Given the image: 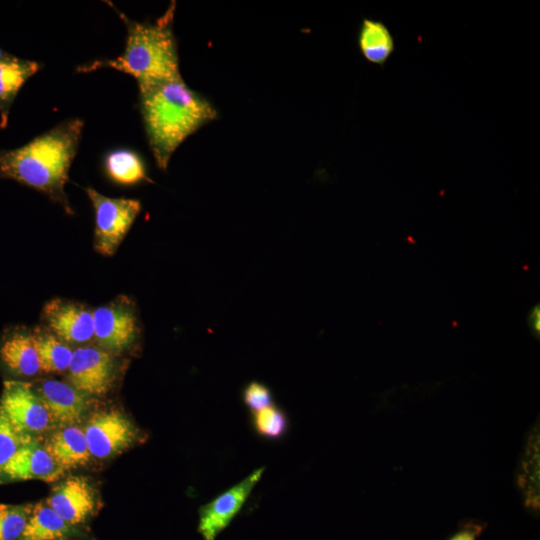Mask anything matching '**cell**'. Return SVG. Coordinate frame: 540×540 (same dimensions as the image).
Returning <instances> with one entry per match:
<instances>
[{
    "mask_svg": "<svg viewBox=\"0 0 540 540\" xmlns=\"http://www.w3.org/2000/svg\"><path fill=\"white\" fill-rule=\"evenodd\" d=\"M139 98L148 144L162 170L187 137L217 117L211 103L182 78L139 90Z\"/></svg>",
    "mask_w": 540,
    "mask_h": 540,
    "instance_id": "cell-1",
    "label": "cell"
},
{
    "mask_svg": "<svg viewBox=\"0 0 540 540\" xmlns=\"http://www.w3.org/2000/svg\"><path fill=\"white\" fill-rule=\"evenodd\" d=\"M83 127V120L72 118L19 148L0 151V177L39 190L70 212L65 185Z\"/></svg>",
    "mask_w": 540,
    "mask_h": 540,
    "instance_id": "cell-2",
    "label": "cell"
},
{
    "mask_svg": "<svg viewBox=\"0 0 540 540\" xmlns=\"http://www.w3.org/2000/svg\"><path fill=\"white\" fill-rule=\"evenodd\" d=\"M175 2L155 22H137L120 14L127 27L124 52L110 60L79 68L92 71L109 67L134 77L139 90L182 78L177 43L173 33Z\"/></svg>",
    "mask_w": 540,
    "mask_h": 540,
    "instance_id": "cell-3",
    "label": "cell"
},
{
    "mask_svg": "<svg viewBox=\"0 0 540 540\" xmlns=\"http://www.w3.org/2000/svg\"><path fill=\"white\" fill-rule=\"evenodd\" d=\"M95 212L94 247L104 256H112L141 211L139 200L107 197L94 188H85Z\"/></svg>",
    "mask_w": 540,
    "mask_h": 540,
    "instance_id": "cell-4",
    "label": "cell"
},
{
    "mask_svg": "<svg viewBox=\"0 0 540 540\" xmlns=\"http://www.w3.org/2000/svg\"><path fill=\"white\" fill-rule=\"evenodd\" d=\"M0 407L16 430L29 439H36L54 426L46 405L29 383L4 382Z\"/></svg>",
    "mask_w": 540,
    "mask_h": 540,
    "instance_id": "cell-5",
    "label": "cell"
},
{
    "mask_svg": "<svg viewBox=\"0 0 540 540\" xmlns=\"http://www.w3.org/2000/svg\"><path fill=\"white\" fill-rule=\"evenodd\" d=\"M92 457L105 459L130 447L139 438L134 424L117 410L94 413L83 429Z\"/></svg>",
    "mask_w": 540,
    "mask_h": 540,
    "instance_id": "cell-6",
    "label": "cell"
},
{
    "mask_svg": "<svg viewBox=\"0 0 540 540\" xmlns=\"http://www.w3.org/2000/svg\"><path fill=\"white\" fill-rule=\"evenodd\" d=\"M264 469L261 467L254 470L239 483L200 508L198 532L204 540H215L240 512L252 490L260 481Z\"/></svg>",
    "mask_w": 540,
    "mask_h": 540,
    "instance_id": "cell-7",
    "label": "cell"
},
{
    "mask_svg": "<svg viewBox=\"0 0 540 540\" xmlns=\"http://www.w3.org/2000/svg\"><path fill=\"white\" fill-rule=\"evenodd\" d=\"M94 339L110 352H121L136 340L139 326L132 303L123 298L93 311Z\"/></svg>",
    "mask_w": 540,
    "mask_h": 540,
    "instance_id": "cell-8",
    "label": "cell"
},
{
    "mask_svg": "<svg viewBox=\"0 0 540 540\" xmlns=\"http://www.w3.org/2000/svg\"><path fill=\"white\" fill-rule=\"evenodd\" d=\"M115 372V362L109 352L85 346L73 350L68 379L82 393L98 396L110 390Z\"/></svg>",
    "mask_w": 540,
    "mask_h": 540,
    "instance_id": "cell-9",
    "label": "cell"
},
{
    "mask_svg": "<svg viewBox=\"0 0 540 540\" xmlns=\"http://www.w3.org/2000/svg\"><path fill=\"white\" fill-rule=\"evenodd\" d=\"M53 334L65 343L82 344L94 338L93 312L83 304L53 299L43 309Z\"/></svg>",
    "mask_w": 540,
    "mask_h": 540,
    "instance_id": "cell-10",
    "label": "cell"
},
{
    "mask_svg": "<svg viewBox=\"0 0 540 540\" xmlns=\"http://www.w3.org/2000/svg\"><path fill=\"white\" fill-rule=\"evenodd\" d=\"M46 502L73 526L86 522L96 507L94 490L83 477H70L59 483Z\"/></svg>",
    "mask_w": 540,
    "mask_h": 540,
    "instance_id": "cell-11",
    "label": "cell"
},
{
    "mask_svg": "<svg viewBox=\"0 0 540 540\" xmlns=\"http://www.w3.org/2000/svg\"><path fill=\"white\" fill-rule=\"evenodd\" d=\"M65 470L36 439H29L17 450L3 471V479L42 480L59 479Z\"/></svg>",
    "mask_w": 540,
    "mask_h": 540,
    "instance_id": "cell-12",
    "label": "cell"
},
{
    "mask_svg": "<svg viewBox=\"0 0 540 540\" xmlns=\"http://www.w3.org/2000/svg\"><path fill=\"white\" fill-rule=\"evenodd\" d=\"M35 390L59 428L80 422L89 406L88 395L59 380H44Z\"/></svg>",
    "mask_w": 540,
    "mask_h": 540,
    "instance_id": "cell-13",
    "label": "cell"
},
{
    "mask_svg": "<svg viewBox=\"0 0 540 540\" xmlns=\"http://www.w3.org/2000/svg\"><path fill=\"white\" fill-rule=\"evenodd\" d=\"M45 447L65 471L85 465L92 457L84 431L76 425L60 427L51 434Z\"/></svg>",
    "mask_w": 540,
    "mask_h": 540,
    "instance_id": "cell-14",
    "label": "cell"
},
{
    "mask_svg": "<svg viewBox=\"0 0 540 540\" xmlns=\"http://www.w3.org/2000/svg\"><path fill=\"white\" fill-rule=\"evenodd\" d=\"M76 534L75 526L66 522L45 501L32 506L19 540H60Z\"/></svg>",
    "mask_w": 540,
    "mask_h": 540,
    "instance_id": "cell-15",
    "label": "cell"
},
{
    "mask_svg": "<svg viewBox=\"0 0 540 540\" xmlns=\"http://www.w3.org/2000/svg\"><path fill=\"white\" fill-rule=\"evenodd\" d=\"M0 357L5 366L17 375L30 377L41 371L34 334H11L0 348Z\"/></svg>",
    "mask_w": 540,
    "mask_h": 540,
    "instance_id": "cell-16",
    "label": "cell"
},
{
    "mask_svg": "<svg viewBox=\"0 0 540 540\" xmlns=\"http://www.w3.org/2000/svg\"><path fill=\"white\" fill-rule=\"evenodd\" d=\"M358 46L367 61L378 65L385 64L395 49L393 36L387 26L373 19H363Z\"/></svg>",
    "mask_w": 540,
    "mask_h": 540,
    "instance_id": "cell-17",
    "label": "cell"
},
{
    "mask_svg": "<svg viewBox=\"0 0 540 540\" xmlns=\"http://www.w3.org/2000/svg\"><path fill=\"white\" fill-rule=\"evenodd\" d=\"M106 172L111 180L122 185L152 182L148 177L144 162L134 151L118 149L110 152L104 161Z\"/></svg>",
    "mask_w": 540,
    "mask_h": 540,
    "instance_id": "cell-18",
    "label": "cell"
},
{
    "mask_svg": "<svg viewBox=\"0 0 540 540\" xmlns=\"http://www.w3.org/2000/svg\"><path fill=\"white\" fill-rule=\"evenodd\" d=\"M518 476L519 486L525 497L528 508H539V436L538 429L534 430L527 442L524 456L521 460Z\"/></svg>",
    "mask_w": 540,
    "mask_h": 540,
    "instance_id": "cell-19",
    "label": "cell"
},
{
    "mask_svg": "<svg viewBox=\"0 0 540 540\" xmlns=\"http://www.w3.org/2000/svg\"><path fill=\"white\" fill-rule=\"evenodd\" d=\"M41 68L36 61L5 57L0 60V105L9 104L23 84Z\"/></svg>",
    "mask_w": 540,
    "mask_h": 540,
    "instance_id": "cell-20",
    "label": "cell"
},
{
    "mask_svg": "<svg viewBox=\"0 0 540 540\" xmlns=\"http://www.w3.org/2000/svg\"><path fill=\"white\" fill-rule=\"evenodd\" d=\"M40 361V370L46 373H60L68 370L73 350L54 334H34Z\"/></svg>",
    "mask_w": 540,
    "mask_h": 540,
    "instance_id": "cell-21",
    "label": "cell"
},
{
    "mask_svg": "<svg viewBox=\"0 0 540 540\" xmlns=\"http://www.w3.org/2000/svg\"><path fill=\"white\" fill-rule=\"evenodd\" d=\"M250 421L256 435L265 440L282 439L289 430V418L286 412L275 404L251 412Z\"/></svg>",
    "mask_w": 540,
    "mask_h": 540,
    "instance_id": "cell-22",
    "label": "cell"
},
{
    "mask_svg": "<svg viewBox=\"0 0 540 540\" xmlns=\"http://www.w3.org/2000/svg\"><path fill=\"white\" fill-rule=\"evenodd\" d=\"M32 506L0 504V540H19Z\"/></svg>",
    "mask_w": 540,
    "mask_h": 540,
    "instance_id": "cell-23",
    "label": "cell"
},
{
    "mask_svg": "<svg viewBox=\"0 0 540 540\" xmlns=\"http://www.w3.org/2000/svg\"><path fill=\"white\" fill-rule=\"evenodd\" d=\"M29 438L19 433L0 407V480L5 466Z\"/></svg>",
    "mask_w": 540,
    "mask_h": 540,
    "instance_id": "cell-24",
    "label": "cell"
},
{
    "mask_svg": "<svg viewBox=\"0 0 540 540\" xmlns=\"http://www.w3.org/2000/svg\"><path fill=\"white\" fill-rule=\"evenodd\" d=\"M242 401L251 412L274 404L271 390L258 381H251L244 387Z\"/></svg>",
    "mask_w": 540,
    "mask_h": 540,
    "instance_id": "cell-25",
    "label": "cell"
},
{
    "mask_svg": "<svg viewBox=\"0 0 540 540\" xmlns=\"http://www.w3.org/2000/svg\"><path fill=\"white\" fill-rule=\"evenodd\" d=\"M482 530V525L470 522L461 527L449 540H476Z\"/></svg>",
    "mask_w": 540,
    "mask_h": 540,
    "instance_id": "cell-26",
    "label": "cell"
},
{
    "mask_svg": "<svg viewBox=\"0 0 540 540\" xmlns=\"http://www.w3.org/2000/svg\"><path fill=\"white\" fill-rule=\"evenodd\" d=\"M528 327L531 332L536 336L540 333V310L539 306L536 305L528 314L527 318Z\"/></svg>",
    "mask_w": 540,
    "mask_h": 540,
    "instance_id": "cell-27",
    "label": "cell"
},
{
    "mask_svg": "<svg viewBox=\"0 0 540 540\" xmlns=\"http://www.w3.org/2000/svg\"><path fill=\"white\" fill-rule=\"evenodd\" d=\"M6 55L3 53V51L0 49V60L5 58Z\"/></svg>",
    "mask_w": 540,
    "mask_h": 540,
    "instance_id": "cell-28",
    "label": "cell"
}]
</instances>
